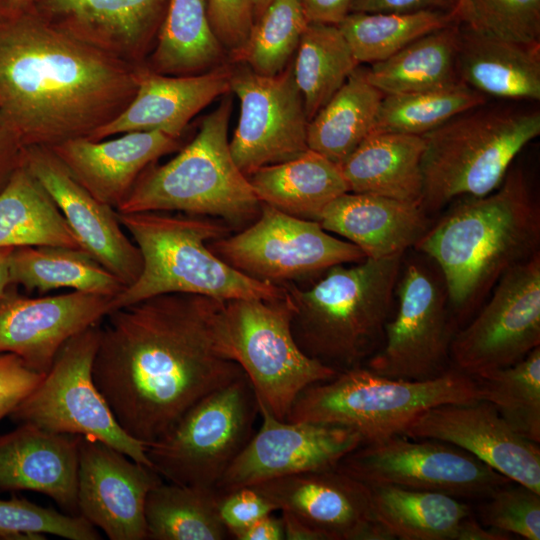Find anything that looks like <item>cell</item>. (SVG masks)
I'll use <instances>...</instances> for the list:
<instances>
[{"mask_svg":"<svg viewBox=\"0 0 540 540\" xmlns=\"http://www.w3.org/2000/svg\"><path fill=\"white\" fill-rule=\"evenodd\" d=\"M336 468L368 486L393 485L482 500L512 482L450 443L395 434L362 443Z\"/></svg>","mask_w":540,"mask_h":540,"instance_id":"obj_14","label":"cell"},{"mask_svg":"<svg viewBox=\"0 0 540 540\" xmlns=\"http://www.w3.org/2000/svg\"><path fill=\"white\" fill-rule=\"evenodd\" d=\"M401 434L455 445L540 494L539 444L516 433L485 400L433 406L414 418Z\"/></svg>","mask_w":540,"mask_h":540,"instance_id":"obj_20","label":"cell"},{"mask_svg":"<svg viewBox=\"0 0 540 540\" xmlns=\"http://www.w3.org/2000/svg\"><path fill=\"white\" fill-rule=\"evenodd\" d=\"M208 247L241 273L277 286L301 283L332 266L366 258L360 248L329 234L319 222L265 203L252 223L209 242Z\"/></svg>","mask_w":540,"mask_h":540,"instance_id":"obj_13","label":"cell"},{"mask_svg":"<svg viewBox=\"0 0 540 540\" xmlns=\"http://www.w3.org/2000/svg\"><path fill=\"white\" fill-rule=\"evenodd\" d=\"M457 68L461 82L486 97L540 100V43L503 40L459 26Z\"/></svg>","mask_w":540,"mask_h":540,"instance_id":"obj_29","label":"cell"},{"mask_svg":"<svg viewBox=\"0 0 540 540\" xmlns=\"http://www.w3.org/2000/svg\"><path fill=\"white\" fill-rule=\"evenodd\" d=\"M424 149L420 135L370 133L340 165L349 192L421 205Z\"/></svg>","mask_w":540,"mask_h":540,"instance_id":"obj_30","label":"cell"},{"mask_svg":"<svg viewBox=\"0 0 540 540\" xmlns=\"http://www.w3.org/2000/svg\"><path fill=\"white\" fill-rule=\"evenodd\" d=\"M287 292L274 300L225 301L226 324L235 361L250 380L259 407L287 421L299 394L339 372L306 355L296 343Z\"/></svg>","mask_w":540,"mask_h":540,"instance_id":"obj_10","label":"cell"},{"mask_svg":"<svg viewBox=\"0 0 540 540\" xmlns=\"http://www.w3.org/2000/svg\"><path fill=\"white\" fill-rule=\"evenodd\" d=\"M251 487L324 540H391L375 516L370 487L337 468L302 472Z\"/></svg>","mask_w":540,"mask_h":540,"instance_id":"obj_19","label":"cell"},{"mask_svg":"<svg viewBox=\"0 0 540 540\" xmlns=\"http://www.w3.org/2000/svg\"><path fill=\"white\" fill-rule=\"evenodd\" d=\"M274 511L277 507L251 486L219 492L218 512L230 537Z\"/></svg>","mask_w":540,"mask_h":540,"instance_id":"obj_47","label":"cell"},{"mask_svg":"<svg viewBox=\"0 0 540 540\" xmlns=\"http://www.w3.org/2000/svg\"><path fill=\"white\" fill-rule=\"evenodd\" d=\"M383 97L358 66L308 122V148L340 166L372 133Z\"/></svg>","mask_w":540,"mask_h":540,"instance_id":"obj_33","label":"cell"},{"mask_svg":"<svg viewBox=\"0 0 540 540\" xmlns=\"http://www.w3.org/2000/svg\"><path fill=\"white\" fill-rule=\"evenodd\" d=\"M540 207L520 167L484 196H463L414 249L438 268L458 326L466 324L497 281L540 253Z\"/></svg>","mask_w":540,"mask_h":540,"instance_id":"obj_3","label":"cell"},{"mask_svg":"<svg viewBox=\"0 0 540 540\" xmlns=\"http://www.w3.org/2000/svg\"><path fill=\"white\" fill-rule=\"evenodd\" d=\"M216 488L164 483L145 503L149 540H224L230 534L218 512Z\"/></svg>","mask_w":540,"mask_h":540,"instance_id":"obj_37","label":"cell"},{"mask_svg":"<svg viewBox=\"0 0 540 540\" xmlns=\"http://www.w3.org/2000/svg\"><path fill=\"white\" fill-rule=\"evenodd\" d=\"M138 66L49 25L0 15V113L24 147L88 137L133 99Z\"/></svg>","mask_w":540,"mask_h":540,"instance_id":"obj_2","label":"cell"},{"mask_svg":"<svg viewBox=\"0 0 540 540\" xmlns=\"http://www.w3.org/2000/svg\"><path fill=\"white\" fill-rule=\"evenodd\" d=\"M169 0H34L32 11L59 31L133 65L153 50Z\"/></svg>","mask_w":540,"mask_h":540,"instance_id":"obj_23","label":"cell"},{"mask_svg":"<svg viewBox=\"0 0 540 540\" xmlns=\"http://www.w3.org/2000/svg\"><path fill=\"white\" fill-rule=\"evenodd\" d=\"M262 423L216 485L225 493L267 480L336 468L363 443L355 430L315 422H289L260 408Z\"/></svg>","mask_w":540,"mask_h":540,"instance_id":"obj_17","label":"cell"},{"mask_svg":"<svg viewBox=\"0 0 540 540\" xmlns=\"http://www.w3.org/2000/svg\"><path fill=\"white\" fill-rule=\"evenodd\" d=\"M489 529L540 539V494L514 481L480 500L476 515Z\"/></svg>","mask_w":540,"mask_h":540,"instance_id":"obj_45","label":"cell"},{"mask_svg":"<svg viewBox=\"0 0 540 540\" xmlns=\"http://www.w3.org/2000/svg\"><path fill=\"white\" fill-rule=\"evenodd\" d=\"M273 0H253V8L255 20L261 15V13L268 7Z\"/></svg>","mask_w":540,"mask_h":540,"instance_id":"obj_56","label":"cell"},{"mask_svg":"<svg viewBox=\"0 0 540 540\" xmlns=\"http://www.w3.org/2000/svg\"><path fill=\"white\" fill-rule=\"evenodd\" d=\"M117 215L143 263L137 280L112 299L113 310L168 293L222 301L274 300L286 294L283 286L253 279L209 249V242L231 233L232 228L219 219L164 211Z\"/></svg>","mask_w":540,"mask_h":540,"instance_id":"obj_5","label":"cell"},{"mask_svg":"<svg viewBox=\"0 0 540 540\" xmlns=\"http://www.w3.org/2000/svg\"><path fill=\"white\" fill-rule=\"evenodd\" d=\"M23 164L49 194L81 249L125 287L134 283L142 270V256L124 232L116 209L86 190L49 147H25Z\"/></svg>","mask_w":540,"mask_h":540,"instance_id":"obj_21","label":"cell"},{"mask_svg":"<svg viewBox=\"0 0 540 540\" xmlns=\"http://www.w3.org/2000/svg\"><path fill=\"white\" fill-rule=\"evenodd\" d=\"M13 249L12 247L0 248V297L10 286L9 259Z\"/></svg>","mask_w":540,"mask_h":540,"instance_id":"obj_55","label":"cell"},{"mask_svg":"<svg viewBox=\"0 0 540 540\" xmlns=\"http://www.w3.org/2000/svg\"><path fill=\"white\" fill-rule=\"evenodd\" d=\"M69 540H99L100 534L80 515L43 507L13 495L0 499V539L43 540L45 535Z\"/></svg>","mask_w":540,"mask_h":540,"instance_id":"obj_44","label":"cell"},{"mask_svg":"<svg viewBox=\"0 0 540 540\" xmlns=\"http://www.w3.org/2000/svg\"><path fill=\"white\" fill-rule=\"evenodd\" d=\"M355 0H299L308 23L338 26L351 13Z\"/></svg>","mask_w":540,"mask_h":540,"instance_id":"obj_51","label":"cell"},{"mask_svg":"<svg viewBox=\"0 0 540 540\" xmlns=\"http://www.w3.org/2000/svg\"><path fill=\"white\" fill-rule=\"evenodd\" d=\"M243 374L231 348L225 301L162 294L116 308L100 324L94 381L119 425L146 445Z\"/></svg>","mask_w":540,"mask_h":540,"instance_id":"obj_1","label":"cell"},{"mask_svg":"<svg viewBox=\"0 0 540 540\" xmlns=\"http://www.w3.org/2000/svg\"><path fill=\"white\" fill-rule=\"evenodd\" d=\"M43 377L16 354L0 353V420L9 416Z\"/></svg>","mask_w":540,"mask_h":540,"instance_id":"obj_48","label":"cell"},{"mask_svg":"<svg viewBox=\"0 0 540 540\" xmlns=\"http://www.w3.org/2000/svg\"><path fill=\"white\" fill-rule=\"evenodd\" d=\"M402 262L366 257L328 268L309 286L283 285L301 350L338 372L364 365L383 343Z\"/></svg>","mask_w":540,"mask_h":540,"instance_id":"obj_4","label":"cell"},{"mask_svg":"<svg viewBox=\"0 0 540 540\" xmlns=\"http://www.w3.org/2000/svg\"><path fill=\"white\" fill-rule=\"evenodd\" d=\"M307 25L299 0H273L255 20L240 60L261 75L281 73Z\"/></svg>","mask_w":540,"mask_h":540,"instance_id":"obj_42","label":"cell"},{"mask_svg":"<svg viewBox=\"0 0 540 540\" xmlns=\"http://www.w3.org/2000/svg\"><path fill=\"white\" fill-rule=\"evenodd\" d=\"M358 66L338 26L308 23L297 47L292 71L309 121Z\"/></svg>","mask_w":540,"mask_h":540,"instance_id":"obj_38","label":"cell"},{"mask_svg":"<svg viewBox=\"0 0 540 540\" xmlns=\"http://www.w3.org/2000/svg\"><path fill=\"white\" fill-rule=\"evenodd\" d=\"M259 403L245 373L194 404L147 445L152 468L167 482L215 488L254 433Z\"/></svg>","mask_w":540,"mask_h":540,"instance_id":"obj_9","label":"cell"},{"mask_svg":"<svg viewBox=\"0 0 540 540\" xmlns=\"http://www.w3.org/2000/svg\"><path fill=\"white\" fill-rule=\"evenodd\" d=\"M458 0H355L351 12L413 13L441 11L453 13Z\"/></svg>","mask_w":540,"mask_h":540,"instance_id":"obj_49","label":"cell"},{"mask_svg":"<svg viewBox=\"0 0 540 540\" xmlns=\"http://www.w3.org/2000/svg\"><path fill=\"white\" fill-rule=\"evenodd\" d=\"M247 177L261 203L317 222L333 200L349 192L340 166L310 149L294 159L260 167Z\"/></svg>","mask_w":540,"mask_h":540,"instance_id":"obj_31","label":"cell"},{"mask_svg":"<svg viewBox=\"0 0 540 540\" xmlns=\"http://www.w3.org/2000/svg\"><path fill=\"white\" fill-rule=\"evenodd\" d=\"M539 134L538 109L485 103L422 135V208L429 214L455 198L491 193Z\"/></svg>","mask_w":540,"mask_h":540,"instance_id":"obj_7","label":"cell"},{"mask_svg":"<svg viewBox=\"0 0 540 540\" xmlns=\"http://www.w3.org/2000/svg\"><path fill=\"white\" fill-rule=\"evenodd\" d=\"M232 538L237 540H282L284 539L282 519L273 516L272 513L265 515L234 534Z\"/></svg>","mask_w":540,"mask_h":540,"instance_id":"obj_52","label":"cell"},{"mask_svg":"<svg viewBox=\"0 0 540 540\" xmlns=\"http://www.w3.org/2000/svg\"><path fill=\"white\" fill-rule=\"evenodd\" d=\"M180 139L158 130L132 131L114 139L75 138L49 148L86 190L116 209L142 172L176 150Z\"/></svg>","mask_w":540,"mask_h":540,"instance_id":"obj_25","label":"cell"},{"mask_svg":"<svg viewBox=\"0 0 540 540\" xmlns=\"http://www.w3.org/2000/svg\"><path fill=\"white\" fill-rule=\"evenodd\" d=\"M34 0H0V15L14 16L32 9Z\"/></svg>","mask_w":540,"mask_h":540,"instance_id":"obj_54","label":"cell"},{"mask_svg":"<svg viewBox=\"0 0 540 540\" xmlns=\"http://www.w3.org/2000/svg\"><path fill=\"white\" fill-rule=\"evenodd\" d=\"M226 55L212 30L207 0H169L144 64L165 75H195L221 67Z\"/></svg>","mask_w":540,"mask_h":540,"instance_id":"obj_35","label":"cell"},{"mask_svg":"<svg viewBox=\"0 0 540 540\" xmlns=\"http://www.w3.org/2000/svg\"><path fill=\"white\" fill-rule=\"evenodd\" d=\"M453 21V13L441 11L351 12L338 27L357 62L373 64Z\"/></svg>","mask_w":540,"mask_h":540,"instance_id":"obj_39","label":"cell"},{"mask_svg":"<svg viewBox=\"0 0 540 540\" xmlns=\"http://www.w3.org/2000/svg\"><path fill=\"white\" fill-rule=\"evenodd\" d=\"M491 403L522 437L540 442V346L517 363L473 376Z\"/></svg>","mask_w":540,"mask_h":540,"instance_id":"obj_40","label":"cell"},{"mask_svg":"<svg viewBox=\"0 0 540 540\" xmlns=\"http://www.w3.org/2000/svg\"><path fill=\"white\" fill-rule=\"evenodd\" d=\"M24 145L0 113V192L23 165Z\"/></svg>","mask_w":540,"mask_h":540,"instance_id":"obj_50","label":"cell"},{"mask_svg":"<svg viewBox=\"0 0 540 540\" xmlns=\"http://www.w3.org/2000/svg\"><path fill=\"white\" fill-rule=\"evenodd\" d=\"M79 435L18 424L0 435V493L34 491L63 512L79 515L77 482Z\"/></svg>","mask_w":540,"mask_h":540,"instance_id":"obj_26","label":"cell"},{"mask_svg":"<svg viewBox=\"0 0 540 540\" xmlns=\"http://www.w3.org/2000/svg\"><path fill=\"white\" fill-rule=\"evenodd\" d=\"M456 21L414 40L367 69L369 82L384 95L441 89L461 82L457 68Z\"/></svg>","mask_w":540,"mask_h":540,"instance_id":"obj_34","label":"cell"},{"mask_svg":"<svg viewBox=\"0 0 540 540\" xmlns=\"http://www.w3.org/2000/svg\"><path fill=\"white\" fill-rule=\"evenodd\" d=\"M481 400L474 377L455 368L427 380L390 378L365 365L339 372L305 388L289 422L339 425L358 432L363 443L401 434L425 410L445 403Z\"/></svg>","mask_w":540,"mask_h":540,"instance_id":"obj_8","label":"cell"},{"mask_svg":"<svg viewBox=\"0 0 540 540\" xmlns=\"http://www.w3.org/2000/svg\"><path fill=\"white\" fill-rule=\"evenodd\" d=\"M9 278L10 285L39 293L67 288L114 298L125 288L84 250L51 245L14 248L9 259Z\"/></svg>","mask_w":540,"mask_h":540,"instance_id":"obj_32","label":"cell"},{"mask_svg":"<svg viewBox=\"0 0 540 540\" xmlns=\"http://www.w3.org/2000/svg\"><path fill=\"white\" fill-rule=\"evenodd\" d=\"M112 299L80 291L28 297L10 285L0 297V353L16 354L45 375L69 339L113 310Z\"/></svg>","mask_w":540,"mask_h":540,"instance_id":"obj_22","label":"cell"},{"mask_svg":"<svg viewBox=\"0 0 540 540\" xmlns=\"http://www.w3.org/2000/svg\"><path fill=\"white\" fill-rule=\"evenodd\" d=\"M375 516L390 539L507 540L485 528L469 505L453 496L393 485L369 486Z\"/></svg>","mask_w":540,"mask_h":540,"instance_id":"obj_28","label":"cell"},{"mask_svg":"<svg viewBox=\"0 0 540 540\" xmlns=\"http://www.w3.org/2000/svg\"><path fill=\"white\" fill-rule=\"evenodd\" d=\"M431 261V260H430ZM396 309L380 348L365 366L380 375L427 380L452 368L450 346L458 330L438 268L422 259L402 262Z\"/></svg>","mask_w":540,"mask_h":540,"instance_id":"obj_12","label":"cell"},{"mask_svg":"<svg viewBox=\"0 0 540 540\" xmlns=\"http://www.w3.org/2000/svg\"><path fill=\"white\" fill-rule=\"evenodd\" d=\"M231 110V97L225 94L175 157L142 172L116 211L207 216L237 231L252 223L260 213L261 202L230 152Z\"/></svg>","mask_w":540,"mask_h":540,"instance_id":"obj_6","label":"cell"},{"mask_svg":"<svg viewBox=\"0 0 540 540\" xmlns=\"http://www.w3.org/2000/svg\"><path fill=\"white\" fill-rule=\"evenodd\" d=\"M485 103V95L463 82L435 90L384 95L372 132L422 136Z\"/></svg>","mask_w":540,"mask_h":540,"instance_id":"obj_41","label":"cell"},{"mask_svg":"<svg viewBox=\"0 0 540 540\" xmlns=\"http://www.w3.org/2000/svg\"><path fill=\"white\" fill-rule=\"evenodd\" d=\"M162 482L152 467L101 441L80 436L78 514L109 539H147L146 499Z\"/></svg>","mask_w":540,"mask_h":540,"instance_id":"obj_18","label":"cell"},{"mask_svg":"<svg viewBox=\"0 0 540 540\" xmlns=\"http://www.w3.org/2000/svg\"><path fill=\"white\" fill-rule=\"evenodd\" d=\"M212 30L232 58L240 60L255 22L253 0H207Z\"/></svg>","mask_w":540,"mask_h":540,"instance_id":"obj_46","label":"cell"},{"mask_svg":"<svg viewBox=\"0 0 540 540\" xmlns=\"http://www.w3.org/2000/svg\"><path fill=\"white\" fill-rule=\"evenodd\" d=\"M454 20L467 30L519 43H540V0H458Z\"/></svg>","mask_w":540,"mask_h":540,"instance_id":"obj_43","label":"cell"},{"mask_svg":"<svg viewBox=\"0 0 540 540\" xmlns=\"http://www.w3.org/2000/svg\"><path fill=\"white\" fill-rule=\"evenodd\" d=\"M230 88L239 98L240 116L229 148L246 176L260 167L294 159L309 149V120L292 63L274 76L258 74L248 66L231 70Z\"/></svg>","mask_w":540,"mask_h":540,"instance_id":"obj_16","label":"cell"},{"mask_svg":"<svg viewBox=\"0 0 540 540\" xmlns=\"http://www.w3.org/2000/svg\"><path fill=\"white\" fill-rule=\"evenodd\" d=\"M319 223L374 259L404 256L431 225L418 203L353 192L333 200L323 210Z\"/></svg>","mask_w":540,"mask_h":540,"instance_id":"obj_27","label":"cell"},{"mask_svg":"<svg viewBox=\"0 0 540 540\" xmlns=\"http://www.w3.org/2000/svg\"><path fill=\"white\" fill-rule=\"evenodd\" d=\"M451 342L453 368L476 376L511 366L540 346V253L508 270Z\"/></svg>","mask_w":540,"mask_h":540,"instance_id":"obj_15","label":"cell"},{"mask_svg":"<svg viewBox=\"0 0 540 540\" xmlns=\"http://www.w3.org/2000/svg\"><path fill=\"white\" fill-rule=\"evenodd\" d=\"M100 324L80 332L62 346L41 382L9 417L17 424L101 441L152 467L147 445L119 425L94 381Z\"/></svg>","mask_w":540,"mask_h":540,"instance_id":"obj_11","label":"cell"},{"mask_svg":"<svg viewBox=\"0 0 540 540\" xmlns=\"http://www.w3.org/2000/svg\"><path fill=\"white\" fill-rule=\"evenodd\" d=\"M283 523L284 539L287 540H324V537L292 514L280 511Z\"/></svg>","mask_w":540,"mask_h":540,"instance_id":"obj_53","label":"cell"},{"mask_svg":"<svg viewBox=\"0 0 540 540\" xmlns=\"http://www.w3.org/2000/svg\"><path fill=\"white\" fill-rule=\"evenodd\" d=\"M31 245L81 249L49 194L23 164L0 192V248Z\"/></svg>","mask_w":540,"mask_h":540,"instance_id":"obj_36","label":"cell"},{"mask_svg":"<svg viewBox=\"0 0 540 540\" xmlns=\"http://www.w3.org/2000/svg\"><path fill=\"white\" fill-rule=\"evenodd\" d=\"M231 69L223 66L195 75H165L138 66L136 93L112 121L88 137L102 140L132 131L158 130L181 138L190 120L216 98L231 92Z\"/></svg>","mask_w":540,"mask_h":540,"instance_id":"obj_24","label":"cell"}]
</instances>
